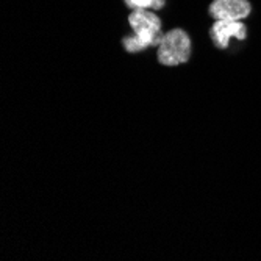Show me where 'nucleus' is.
<instances>
[{"label":"nucleus","instance_id":"nucleus-1","mask_svg":"<svg viewBox=\"0 0 261 261\" xmlns=\"http://www.w3.org/2000/svg\"><path fill=\"white\" fill-rule=\"evenodd\" d=\"M191 39L181 29H174L164 33L158 44V61L163 66H178L191 57Z\"/></svg>","mask_w":261,"mask_h":261},{"label":"nucleus","instance_id":"nucleus-2","mask_svg":"<svg viewBox=\"0 0 261 261\" xmlns=\"http://www.w3.org/2000/svg\"><path fill=\"white\" fill-rule=\"evenodd\" d=\"M128 23L133 33L147 47H158L164 33H161V20L153 11L133 10L128 16Z\"/></svg>","mask_w":261,"mask_h":261},{"label":"nucleus","instance_id":"nucleus-3","mask_svg":"<svg viewBox=\"0 0 261 261\" xmlns=\"http://www.w3.org/2000/svg\"><path fill=\"white\" fill-rule=\"evenodd\" d=\"M210 16L216 20H244L252 13L249 0H213Z\"/></svg>","mask_w":261,"mask_h":261},{"label":"nucleus","instance_id":"nucleus-4","mask_svg":"<svg viewBox=\"0 0 261 261\" xmlns=\"http://www.w3.org/2000/svg\"><path fill=\"white\" fill-rule=\"evenodd\" d=\"M247 27L243 20H216L210 29V38L218 49H227L231 38L244 41Z\"/></svg>","mask_w":261,"mask_h":261},{"label":"nucleus","instance_id":"nucleus-5","mask_svg":"<svg viewBox=\"0 0 261 261\" xmlns=\"http://www.w3.org/2000/svg\"><path fill=\"white\" fill-rule=\"evenodd\" d=\"M125 5L133 10H161L166 5V0H124Z\"/></svg>","mask_w":261,"mask_h":261},{"label":"nucleus","instance_id":"nucleus-6","mask_svg":"<svg viewBox=\"0 0 261 261\" xmlns=\"http://www.w3.org/2000/svg\"><path fill=\"white\" fill-rule=\"evenodd\" d=\"M122 45L125 47V50L130 52V54H138V52H142L144 49H147V45L142 42L135 33L133 35H128L122 39Z\"/></svg>","mask_w":261,"mask_h":261}]
</instances>
